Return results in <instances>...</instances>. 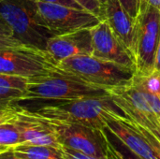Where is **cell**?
<instances>
[{
	"label": "cell",
	"mask_w": 160,
	"mask_h": 159,
	"mask_svg": "<svg viewBox=\"0 0 160 159\" xmlns=\"http://www.w3.org/2000/svg\"><path fill=\"white\" fill-rule=\"evenodd\" d=\"M0 159H28L14 156L10 152H0Z\"/></svg>",
	"instance_id": "cell-23"
},
{
	"label": "cell",
	"mask_w": 160,
	"mask_h": 159,
	"mask_svg": "<svg viewBox=\"0 0 160 159\" xmlns=\"http://www.w3.org/2000/svg\"><path fill=\"white\" fill-rule=\"evenodd\" d=\"M79 3L85 10L90 11L103 20L104 6L98 0H74Z\"/></svg>",
	"instance_id": "cell-19"
},
{
	"label": "cell",
	"mask_w": 160,
	"mask_h": 159,
	"mask_svg": "<svg viewBox=\"0 0 160 159\" xmlns=\"http://www.w3.org/2000/svg\"><path fill=\"white\" fill-rule=\"evenodd\" d=\"M103 131L106 138V154L108 159H144L128 148L107 127Z\"/></svg>",
	"instance_id": "cell-16"
},
{
	"label": "cell",
	"mask_w": 160,
	"mask_h": 159,
	"mask_svg": "<svg viewBox=\"0 0 160 159\" xmlns=\"http://www.w3.org/2000/svg\"><path fill=\"white\" fill-rule=\"evenodd\" d=\"M61 149L63 151L64 159H108V157H99L87 155L82 152L69 149V148H67L64 146H62Z\"/></svg>",
	"instance_id": "cell-21"
},
{
	"label": "cell",
	"mask_w": 160,
	"mask_h": 159,
	"mask_svg": "<svg viewBox=\"0 0 160 159\" xmlns=\"http://www.w3.org/2000/svg\"><path fill=\"white\" fill-rule=\"evenodd\" d=\"M159 122H160V118H159Z\"/></svg>",
	"instance_id": "cell-27"
},
{
	"label": "cell",
	"mask_w": 160,
	"mask_h": 159,
	"mask_svg": "<svg viewBox=\"0 0 160 159\" xmlns=\"http://www.w3.org/2000/svg\"><path fill=\"white\" fill-rule=\"evenodd\" d=\"M131 121V120H130ZM131 123L134 125V127L138 129V131L144 137V139L146 140V142H148V144L150 145V147L152 148L156 158L160 159V142L159 140L157 138V136L148 128L131 121Z\"/></svg>",
	"instance_id": "cell-18"
},
{
	"label": "cell",
	"mask_w": 160,
	"mask_h": 159,
	"mask_svg": "<svg viewBox=\"0 0 160 159\" xmlns=\"http://www.w3.org/2000/svg\"><path fill=\"white\" fill-rule=\"evenodd\" d=\"M107 92L129 120L150 130L160 128L159 118L134 77L128 83L110 88Z\"/></svg>",
	"instance_id": "cell-8"
},
{
	"label": "cell",
	"mask_w": 160,
	"mask_h": 159,
	"mask_svg": "<svg viewBox=\"0 0 160 159\" xmlns=\"http://www.w3.org/2000/svg\"><path fill=\"white\" fill-rule=\"evenodd\" d=\"M160 42V10L142 1L136 18L133 58L135 74L146 76L156 70V57Z\"/></svg>",
	"instance_id": "cell-6"
},
{
	"label": "cell",
	"mask_w": 160,
	"mask_h": 159,
	"mask_svg": "<svg viewBox=\"0 0 160 159\" xmlns=\"http://www.w3.org/2000/svg\"><path fill=\"white\" fill-rule=\"evenodd\" d=\"M28 78L0 73V107L22 101L29 86Z\"/></svg>",
	"instance_id": "cell-14"
},
{
	"label": "cell",
	"mask_w": 160,
	"mask_h": 159,
	"mask_svg": "<svg viewBox=\"0 0 160 159\" xmlns=\"http://www.w3.org/2000/svg\"><path fill=\"white\" fill-rule=\"evenodd\" d=\"M35 5L42 23L53 36L92 28L101 21L85 9L44 2H35Z\"/></svg>",
	"instance_id": "cell-7"
},
{
	"label": "cell",
	"mask_w": 160,
	"mask_h": 159,
	"mask_svg": "<svg viewBox=\"0 0 160 159\" xmlns=\"http://www.w3.org/2000/svg\"><path fill=\"white\" fill-rule=\"evenodd\" d=\"M105 95H108L105 89L91 85L58 67L51 73L30 79L28 90L22 101H63Z\"/></svg>",
	"instance_id": "cell-4"
},
{
	"label": "cell",
	"mask_w": 160,
	"mask_h": 159,
	"mask_svg": "<svg viewBox=\"0 0 160 159\" xmlns=\"http://www.w3.org/2000/svg\"><path fill=\"white\" fill-rule=\"evenodd\" d=\"M0 37L46 50L53 35L42 23L33 0H0Z\"/></svg>",
	"instance_id": "cell-2"
},
{
	"label": "cell",
	"mask_w": 160,
	"mask_h": 159,
	"mask_svg": "<svg viewBox=\"0 0 160 159\" xmlns=\"http://www.w3.org/2000/svg\"><path fill=\"white\" fill-rule=\"evenodd\" d=\"M46 50L58 63L74 56L92 55L91 28L54 35L49 38Z\"/></svg>",
	"instance_id": "cell-11"
},
{
	"label": "cell",
	"mask_w": 160,
	"mask_h": 159,
	"mask_svg": "<svg viewBox=\"0 0 160 159\" xmlns=\"http://www.w3.org/2000/svg\"><path fill=\"white\" fill-rule=\"evenodd\" d=\"M156 69L160 72V42L158 49V52H157V57H156Z\"/></svg>",
	"instance_id": "cell-24"
},
{
	"label": "cell",
	"mask_w": 160,
	"mask_h": 159,
	"mask_svg": "<svg viewBox=\"0 0 160 159\" xmlns=\"http://www.w3.org/2000/svg\"><path fill=\"white\" fill-rule=\"evenodd\" d=\"M0 152H10L16 157L28 159H64L61 148L22 142Z\"/></svg>",
	"instance_id": "cell-15"
},
{
	"label": "cell",
	"mask_w": 160,
	"mask_h": 159,
	"mask_svg": "<svg viewBox=\"0 0 160 159\" xmlns=\"http://www.w3.org/2000/svg\"><path fill=\"white\" fill-rule=\"evenodd\" d=\"M32 112L45 119L83 125L100 130L107 127V122L111 118L127 116L113 102L109 94L57 101Z\"/></svg>",
	"instance_id": "cell-1"
},
{
	"label": "cell",
	"mask_w": 160,
	"mask_h": 159,
	"mask_svg": "<svg viewBox=\"0 0 160 159\" xmlns=\"http://www.w3.org/2000/svg\"><path fill=\"white\" fill-rule=\"evenodd\" d=\"M121 6L126 9V11L136 20L142 6V0H118Z\"/></svg>",
	"instance_id": "cell-20"
},
{
	"label": "cell",
	"mask_w": 160,
	"mask_h": 159,
	"mask_svg": "<svg viewBox=\"0 0 160 159\" xmlns=\"http://www.w3.org/2000/svg\"><path fill=\"white\" fill-rule=\"evenodd\" d=\"M46 120L55 132L62 146L91 156L107 157L106 138L103 129H96L79 124Z\"/></svg>",
	"instance_id": "cell-9"
},
{
	"label": "cell",
	"mask_w": 160,
	"mask_h": 159,
	"mask_svg": "<svg viewBox=\"0 0 160 159\" xmlns=\"http://www.w3.org/2000/svg\"><path fill=\"white\" fill-rule=\"evenodd\" d=\"M91 34L93 56L135 71V62L131 52L117 37L105 20H101L92 27Z\"/></svg>",
	"instance_id": "cell-10"
},
{
	"label": "cell",
	"mask_w": 160,
	"mask_h": 159,
	"mask_svg": "<svg viewBox=\"0 0 160 159\" xmlns=\"http://www.w3.org/2000/svg\"><path fill=\"white\" fill-rule=\"evenodd\" d=\"M103 20H105L117 37L124 43L133 56L136 20L121 6L118 0H107L104 4Z\"/></svg>",
	"instance_id": "cell-12"
},
{
	"label": "cell",
	"mask_w": 160,
	"mask_h": 159,
	"mask_svg": "<svg viewBox=\"0 0 160 159\" xmlns=\"http://www.w3.org/2000/svg\"><path fill=\"white\" fill-rule=\"evenodd\" d=\"M98 1H99V2H100V3H101L103 6H104V4L106 3V1H107V0H98Z\"/></svg>",
	"instance_id": "cell-26"
},
{
	"label": "cell",
	"mask_w": 160,
	"mask_h": 159,
	"mask_svg": "<svg viewBox=\"0 0 160 159\" xmlns=\"http://www.w3.org/2000/svg\"><path fill=\"white\" fill-rule=\"evenodd\" d=\"M22 143L21 133L17 126L9 119L0 118V149L1 151Z\"/></svg>",
	"instance_id": "cell-17"
},
{
	"label": "cell",
	"mask_w": 160,
	"mask_h": 159,
	"mask_svg": "<svg viewBox=\"0 0 160 159\" xmlns=\"http://www.w3.org/2000/svg\"><path fill=\"white\" fill-rule=\"evenodd\" d=\"M58 67L85 82L106 91L128 83L135 75V71L129 68L93 55L67 58L59 62Z\"/></svg>",
	"instance_id": "cell-5"
},
{
	"label": "cell",
	"mask_w": 160,
	"mask_h": 159,
	"mask_svg": "<svg viewBox=\"0 0 160 159\" xmlns=\"http://www.w3.org/2000/svg\"><path fill=\"white\" fill-rule=\"evenodd\" d=\"M146 2H148L149 4H151L152 6L156 7L157 8H158L160 10V0H145Z\"/></svg>",
	"instance_id": "cell-25"
},
{
	"label": "cell",
	"mask_w": 160,
	"mask_h": 159,
	"mask_svg": "<svg viewBox=\"0 0 160 159\" xmlns=\"http://www.w3.org/2000/svg\"><path fill=\"white\" fill-rule=\"evenodd\" d=\"M35 2H44V3H52V4H58V5H63L67 7H71L79 9H84L79 3H77L74 0H33Z\"/></svg>",
	"instance_id": "cell-22"
},
{
	"label": "cell",
	"mask_w": 160,
	"mask_h": 159,
	"mask_svg": "<svg viewBox=\"0 0 160 159\" xmlns=\"http://www.w3.org/2000/svg\"><path fill=\"white\" fill-rule=\"evenodd\" d=\"M57 68L58 62L47 50L14 37H0V73L33 79Z\"/></svg>",
	"instance_id": "cell-3"
},
{
	"label": "cell",
	"mask_w": 160,
	"mask_h": 159,
	"mask_svg": "<svg viewBox=\"0 0 160 159\" xmlns=\"http://www.w3.org/2000/svg\"><path fill=\"white\" fill-rule=\"evenodd\" d=\"M107 127L120 139L128 148L144 159H157L156 156L144 139L127 116L111 118Z\"/></svg>",
	"instance_id": "cell-13"
}]
</instances>
